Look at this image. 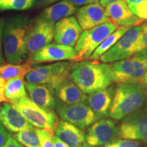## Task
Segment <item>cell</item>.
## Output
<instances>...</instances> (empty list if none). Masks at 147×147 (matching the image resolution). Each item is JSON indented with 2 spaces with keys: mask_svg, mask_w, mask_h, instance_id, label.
Here are the masks:
<instances>
[{
  "mask_svg": "<svg viewBox=\"0 0 147 147\" xmlns=\"http://www.w3.org/2000/svg\"><path fill=\"white\" fill-rule=\"evenodd\" d=\"M5 80L4 79H3L0 76V93H3L4 94V88H5Z\"/></svg>",
  "mask_w": 147,
  "mask_h": 147,
  "instance_id": "ab89813d",
  "label": "cell"
},
{
  "mask_svg": "<svg viewBox=\"0 0 147 147\" xmlns=\"http://www.w3.org/2000/svg\"><path fill=\"white\" fill-rule=\"evenodd\" d=\"M34 3V0H0V9L24 10L30 8Z\"/></svg>",
  "mask_w": 147,
  "mask_h": 147,
  "instance_id": "83f0119b",
  "label": "cell"
},
{
  "mask_svg": "<svg viewBox=\"0 0 147 147\" xmlns=\"http://www.w3.org/2000/svg\"><path fill=\"white\" fill-rule=\"evenodd\" d=\"M143 86H144V87H147V71L144 77V80H143Z\"/></svg>",
  "mask_w": 147,
  "mask_h": 147,
  "instance_id": "b9f144b4",
  "label": "cell"
},
{
  "mask_svg": "<svg viewBox=\"0 0 147 147\" xmlns=\"http://www.w3.org/2000/svg\"><path fill=\"white\" fill-rule=\"evenodd\" d=\"M115 93L113 87L95 91L88 96L87 102L95 113L97 120L109 116Z\"/></svg>",
  "mask_w": 147,
  "mask_h": 147,
  "instance_id": "ac0fdd59",
  "label": "cell"
},
{
  "mask_svg": "<svg viewBox=\"0 0 147 147\" xmlns=\"http://www.w3.org/2000/svg\"><path fill=\"white\" fill-rule=\"evenodd\" d=\"M13 138L25 147H41L34 127L18 132L14 134Z\"/></svg>",
  "mask_w": 147,
  "mask_h": 147,
  "instance_id": "4316f807",
  "label": "cell"
},
{
  "mask_svg": "<svg viewBox=\"0 0 147 147\" xmlns=\"http://www.w3.org/2000/svg\"><path fill=\"white\" fill-rule=\"evenodd\" d=\"M53 142H54L55 147H71L60 138H59L57 136H54L53 137Z\"/></svg>",
  "mask_w": 147,
  "mask_h": 147,
  "instance_id": "d590c367",
  "label": "cell"
},
{
  "mask_svg": "<svg viewBox=\"0 0 147 147\" xmlns=\"http://www.w3.org/2000/svg\"><path fill=\"white\" fill-rule=\"evenodd\" d=\"M5 102H9V101L5 98L4 94L3 93H0V104L1 103H5Z\"/></svg>",
  "mask_w": 147,
  "mask_h": 147,
  "instance_id": "60d3db41",
  "label": "cell"
},
{
  "mask_svg": "<svg viewBox=\"0 0 147 147\" xmlns=\"http://www.w3.org/2000/svg\"><path fill=\"white\" fill-rule=\"evenodd\" d=\"M35 131L39 138L41 147H55L53 142L54 131L38 128H35Z\"/></svg>",
  "mask_w": 147,
  "mask_h": 147,
  "instance_id": "f546056e",
  "label": "cell"
},
{
  "mask_svg": "<svg viewBox=\"0 0 147 147\" xmlns=\"http://www.w3.org/2000/svg\"><path fill=\"white\" fill-rule=\"evenodd\" d=\"M69 78L85 94L105 89L112 83L105 63L84 60L72 64Z\"/></svg>",
  "mask_w": 147,
  "mask_h": 147,
  "instance_id": "7a4b0ae2",
  "label": "cell"
},
{
  "mask_svg": "<svg viewBox=\"0 0 147 147\" xmlns=\"http://www.w3.org/2000/svg\"><path fill=\"white\" fill-rule=\"evenodd\" d=\"M29 98L43 109L54 110L56 108L55 90L47 84H34L25 82Z\"/></svg>",
  "mask_w": 147,
  "mask_h": 147,
  "instance_id": "e0dca14e",
  "label": "cell"
},
{
  "mask_svg": "<svg viewBox=\"0 0 147 147\" xmlns=\"http://www.w3.org/2000/svg\"><path fill=\"white\" fill-rule=\"evenodd\" d=\"M0 123L8 131L14 134L34 128L10 102L0 106Z\"/></svg>",
  "mask_w": 147,
  "mask_h": 147,
  "instance_id": "2e32d148",
  "label": "cell"
},
{
  "mask_svg": "<svg viewBox=\"0 0 147 147\" xmlns=\"http://www.w3.org/2000/svg\"><path fill=\"white\" fill-rule=\"evenodd\" d=\"M55 131L59 138L71 147H82L86 142L84 131L64 120L59 121Z\"/></svg>",
  "mask_w": 147,
  "mask_h": 147,
  "instance_id": "ffe728a7",
  "label": "cell"
},
{
  "mask_svg": "<svg viewBox=\"0 0 147 147\" xmlns=\"http://www.w3.org/2000/svg\"><path fill=\"white\" fill-rule=\"evenodd\" d=\"M11 104L24 118L36 128L54 131L57 126L59 121L54 110H48L39 107L28 96Z\"/></svg>",
  "mask_w": 147,
  "mask_h": 147,
  "instance_id": "52a82bcc",
  "label": "cell"
},
{
  "mask_svg": "<svg viewBox=\"0 0 147 147\" xmlns=\"http://www.w3.org/2000/svg\"><path fill=\"white\" fill-rule=\"evenodd\" d=\"M146 93L144 87L132 83L118 84L110 109L111 118L121 120L143 106Z\"/></svg>",
  "mask_w": 147,
  "mask_h": 147,
  "instance_id": "3957f363",
  "label": "cell"
},
{
  "mask_svg": "<svg viewBox=\"0 0 147 147\" xmlns=\"http://www.w3.org/2000/svg\"><path fill=\"white\" fill-rule=\"evenodd\" d=\"M132 13L141 18L147 21V0H125Z\"/></svg>",
  "mask_w": 147,
  "mask_h": 147,
  "instance_id": "f1b7e54d",
  "label": "cell"
},
{
  "mask_svg": "<svg viewBox=\"0 0 147 147\" xmlns=\"http://www.w3.org/2000/svg\"><path fill=\"white\" fill-rule=\"evenodd\" d=\"M76 53L74 48L59 44H49L35 53L29 59L32 64L59 61L63 60H74Z\"/></svg>",
  "mask_w": 147,
  "mask_h": 147,
  "instance_id": "4fadbf2b",
  "label": "cell"
},
{
  "mask_svg": "<svg viewBox=\"0 0 147 147\" xmlns=\"http://www.w3.org/2000/svg\"><path fill=\"white\" fill-rule=\"evenodd\" d=\"M131 27H121L117 29L115 32L108 36L104 40V42L95 49L91 56L90 57L89 59L91 61H97L100 59L101 56L108 50H109L110 48L120 39L123 35L125 34Z\"/></svg>",
  "mask_w": 147,
  "mask_h": 147,
  "instance_id": "484cf974",
  "label": "cell"
},
{
  "mask_svg": "<svg viewBox=\"0 0 147 147\" xmlns=\"http://www.w3.org/2000/svg\"><path fill=\"white\" fill-rule=\"evenodd\" d=\"M5 98L12 103L27 97L25 82L22 78H14L5 82L4 88Z\"/></svg>",
  "mask_w": 147,
  "mask_h": 147,
  "instance_id": "d4e9b609",
  "label": "cell"
},
{
  "mask_svg": "<svg viewBox=\"0 0 147 147\" xmlns=\"http://www.w3.org/2000/svg\"><path fill=\"white\" fill-rule=\"evenodd\" d=\"M3 147H25L23 144L18 142L13 137H9V138L6 143L3 145Z\"/></svg>",
  "mask_w": 147,
  "mask_h": 147,
  "instance_id": "e575fe53",
  "label": "cell"
},
{
  "mask_svg": "<svg viewBox=\"0 0 147 147\" xmlns=\"http://www.w3.org/2000/svg\"><path fill=\"white\" fill-rule=\"evenodd\" d=\"M144 49L142 25L134 26L104 53L99 60L102 63H108L126 59Z\"/></svg>",
  "mask_w": 147,
  "mask_h": 147,
  "instance_id": "277c9868",
  "label": "cell"
},
{
  "mask_svg": "<svg viewBox=\"0 0 147 147\" xmlns=\"http://www.w3.org/2000/svg\"><path fill=\"white\" fill-rule=\"evenodd\" d=\"M36 6L38 8H44V7H49L50 5L57 3L61 0H34Z\"/></svg>",
  "mask_w": 147,
  "mask_h": 147,
  "instance_id": "836d02e7",
  "label": "cell"
},
{
  "mask_svg": "<svg viewBox=\"0 0 147 147\" xmlns=\"http://www.w3.org/2000/svg\"><path fill=\"white\" fill-rule=\"evenodd\" d=\"M119 138L147 142V109H138L123 119Z\"/></svg>",
  "mask_w": 147,
  "mask_h": 147,
  "instance_id": "9c48e42d",
  "label": "cell"
},
{
  "mask_svg": "<svg viewBox=\"0 0 147 147\" xmlns=\"http://www.w3.org/2000/svg\"><path fill=\"white\" fill-rule=\"evenodd\" d=\"M82 147H140V143L132 140L119 139L104 145V146H91L85 142Z\"/></svg>",
  "mask_w": 147,
  "mask_h": 147,
  "instance_id": "4dcf8cb0",
  "label": "cell"
},
{
  "mask_svg": "<svg viewBox=\"0 0 147 147\" xmlns=\"http://www.w3.org/2000/svg\"><path fill=\"white\" fill-rule=\"evenodd\" d=\"M8 130L0 123V147H3L10 136Z\"/></svg>",
  "mask_w": 147,
  "mask_h": 147,
  "instance_id": "d6a6232c",
  "label": "cell"
},
{
  "mask_svg": "<svg viewBox=\"0 0 147 147\" xmlns=\"http://www.w3.org/2000/svg\"><path fill=\"white\" fill-rule=\"evenodd\" d=\"M57 100L66 104L87 102V95L69 78L66 79L55 89Z\"/></svg>",
  "mask_w": 147,
  "mask_h": 147,
  "instance_id": "d6986e66",
  "label": "cell"
},
{
  "mask_svg": "<svg viewBox=\"0 0 147 147\" xmlns=\"http://www.w3.org/2000/svg\"><path fill=\"white\" fill-rule=\"evenodd\" d=\"M131 59L133 63V73L130 83L143 86V80L147 71V49L135 53Z\"/></svg>",
  "mask_w": 147,
  "mask_h": 147,
  "instance_id": "603a6c76",
  "label": "cell"
},
{
  "mask_svg": "<svg viewBox=\"0 0 147 147\" xmlns=\"http://www.w3.org/2000/svg\"><path fill=\"white\" fill-rule=\"evenodd\" d=\"M119 138V127L113 120L102 119L88 129L85 141L91 146H101Z\"/></svg>",
  "mask_w": 147,
  "mask_h": 147,
  "instance_id": "8fae6325",
  "label": "cell"
},
{
  "mask_svg": "<svg viewBox=\"0 0 147 147\" xmlns=\"http://www.w3.org/2000/svg\"><path fill=\"white\" fill-rule=\"evenodd\" d=\"M5 21L3 18H0V65L5 63V59L3 55L2 44H3V31Z\"/></svg>",
  "mask_w": 147,
  "mask_h": 147,
  "instance_id": "1f68e13d",
  "label": "cell"
},
{
  "mask_svg": "<svg viewBox=\"0 0 147 147\" xmlns=\"http://www.w3.org/2000/svg\"><path fill=\"white\" fill-rule=\"evenodd\" d=\"M77 21L82 30H88L110 21L107 12L100 3L83 5L77 12Z\"/></svg>",
  "mask_w": 147,
  "mask_h": 147,
  "instance_id": "9a60e30c",
  "label": "cell"
},
{
  "mask_svg": "<svg viewBox=\"0 0 147 147\" xmlns=\"http://www.w3.org/2000/svg\"><path fill=\"white\" fill-rule=\"evenodd\" d=\"M119 1V0H99L100 1V5H102L104 8V7H106L108 5L110 4V3L115 2V1Z\"/></svg>",
  "mask_w": 147,
  "mask_h": 147,
  "instance_id": "f35d334b",
  "label": "cell"
},
{
  "mask_svg": "<svg viewBox=\"0 0 147 147\" xmlns=\"http://www.w3.org/2000/svg\"><path fill=\"white\" fill-rule=\"evenodd\" d=\"M146 97H147V91H146Z\"/></svg>",
  "mask_w": 147,
  "mask_h": 147,
  "instance_id": "ee69618b",
  "label": "cell"
},
{
  "mask_svg": "<svg viewBox=\"0 0 147 147\" xmlns=\"http://www.w3.org/2000/svg\"><path fill=\"white\" fill-rule=\"evenodd\" d=\"M71 62L63 61L33 67L25 76L26 82L34 84H47L55 90L60 83L69 78Z\"/></svg>",
  "mask_w": 147,
  "mask_h": 147,
  "instance_id": "8992f818",
  "label": "cell"
},
{
  "mask_svg": "<svg viewBox=\"0 0 147 147\" xmlns=\"http://www.w3.org/2000/svg\"><path fill=\"white\" fill-rule=\"evenodd\" d=\"M32 63L28 60L24 63L12 64L3 63L0 65V76L5 81L14 78H22L26 75L33 68Z\"/></svg>",
  "mask_w": 147,
  "mask_h": 147,
  "instance_id": "cb8c5ba5",
  "label": "cell"
},
{
  "mask_svg": "<svg viewBox=\"0 0 147 147\" xmlns=\"http://www.w3.org/2000/svg\"><path fill=\"white\" fill-rule=\"evenodd\" d=\"M34 22L28 16L23 15L13 16L5 21L3 52L9 63L21 64L27 58V40Z\"/></svg>",
  "mask_w": 147,
  "mask_h": 147,
  "instance_id": "6da1fadb",
  "label": "cell"
},
{
  "mask_svg": "<svg viewBox=\"0 0 147 147\" xmlns=\"http://www.w3.org/2000/svg\"><path fill=\"white\" fill-rule=\"evenodd\" d=\"M117 29L118 27L115 24L109 21L92 29L84 30L82 32L75 46L76 57L74 61L78 62L89 59L95 49Z\"/></svg>",
  "mask_w": 147,
  "mask_h": 147,
  "instance_id": "5b68a950",
  "label": "cell"
},
{
  "mask_svg": "<svg viewBox=\"0 0 147 147\" xmlns=\"http://www.w3.org/2000/svg\"><path fill=\"white\" fill-rule=\"evenodd\" d=\"M110 21L117 27L142 25L144 21L132 13L125 0H119L105 7Z\"/></svg>",
  "mask_w": 147,
  "mask_h": 147,
  "instance_id": "5bb4252c",
  "label": "cell"
},
{
  "mask_svg": "<svg viewBox=\"0 0 147 147\" xmlns=\"http://www.w3.org/2000/svg\"><path fill=\"white\" fill-rule=\"evenodd\" d=\"M143 26V44L145 49H147V23L142 25Z\"/></svg>",
  "mask_w": 147,
  "mask_h": 147,
  "instance_id": "8d00e7d4",
  "label": "cell"
},
{
  "mask_svg": "<svg viewBox=\"0 0 147 147\" xmlns=\"http://www.w3.org/2000/svg\"><path fill=\"white\" fill-rule=\"evenodd\" d=\"M57 113L62 120L84 129L97 120L88 102L66 104L56 100Z\"/></svg>",
  "mask_w": 147,
  "mask_h": 147,
  "instance_id": "ba28073f",
  "label": "cell"
},
{
  "mask_svg": "<svg viewBox=\"0 0 147 147\" xmlns=\"http://www.w3.org/2000/svg\"><path fill=\"white\" fill-rule=\"evenodd\" d=\"M105 66L112 82L117 84L130 83L133 73V63L131 57L105 63Z\"/></svg>",
  "mask_w": 147,
  "mask_h": 147,
  "instance_id": "44dd1931",
  "label": "cell"
},
{
  "mask_svg": "<svg viewBox=\"0 0 147 147\" xmlns=\"http://www.w3.org/2000/svg\"><path fill=\"white\" fill-rule=\"evenodd\" d=\"M89 3H98L99 0H88Z\"/></svg>",
  "mask_w": 147,
  "mask_h": 147,
  "instance_id": "7bdbcfd3",
  "label": "cell"
},
{
  "mask_svg": "<svg viewBox=\"0 0 147 147\" xmlns=\"http://www.w3.org/2000/svg\"><path fill=\"white\" fill-rule=\"evenodd\" d=\"M82 29L74 16H67L55 25L54 39L57 44L74 47Z\"/></svg>",
  "mask_w": 147,
  "mask_h": 147,
  "instance_id": "7c38bea8",
  "label": "cell"
},
{
  "mask_svg": "<svg viewBox=\"0 0 147 147\" xmlns=\"http://www.w3.org/2000/svg\"><path fill=\"white\" fill-rule=\"evenodd\" d=\"M71 3L76 6H80V5H85L89 4V2L88 0H68Z\"/></svg>",
  "mask_w": 147,
  "mask_h": 147,
  "instance_id": "74e56055",
  "label": "cell"
},
{
  "mask_svg": "<svg viewBox=\"0 0 147 147\" xmlns=\"http://www.w3.org/2000/svg\"><path fill=\"white\" fill-rule=\"evenodd\" d=\"M77 8L68 0H61L47 7L38 17L55 23L63 18L75 14Z\"/></svg>",
  "mask_w": 147,
  "mask_h": 147,
  "instance_id": "7402d4cb",
  "label": "cell"
},
{
  "mask_svg": "<svg viewBox=\"0 0 147 147\" xmlns=\"http://www.w3.org/2000/svg\"><path fill=\"white\" fill-rule=\"evenodd\" d=\"M55 34V23L38 17L34 22L27 40V55L30 59L53 41Z\"/></svg>",
  "mask_w": 147,
  "mask_h": 147,
  "instance_id": "30bf717a",
  "label": "cell"
}]
</instances>
